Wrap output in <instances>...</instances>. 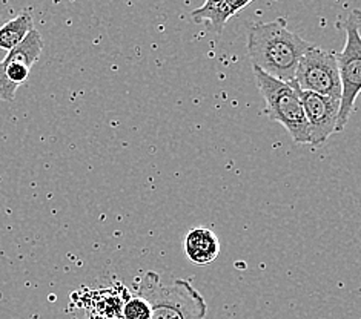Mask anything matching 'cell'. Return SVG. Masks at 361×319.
Masks as SVG:
<instances>
[{"label": "cell", "instance_id": "cell-1", "mask_svg": "<svg viewBox=\"0 0 361 319\" xmlns=\"http://www.w3.org/2000/svg\"><path fill=\"white\" fill-rule=\"evenodd\" d=\"M311 46V43L289 31L285 17L255 22L247 28V54L252 66L281 82L295 80L300 60Z\"/></svg>", "mask_w": 361, "mask_h": 319}, {"label": "cell", "instance_id": "cell-2", "mask_svg": "<svg viewBox=\"0 0 361 319\" xmlns=\"http://www.w3.org/2000/svg\"><path fill=\"white\" fill-rule=\"evenodd\" d=\"M137 295L151 304V319H203L208 313L204 298L188 280L163 284L159 273L146 272L139 281Z\"/></svg>", "mask_w": 361, "mask_h": 319}, {"label": "cell", "instance_id": "cell-3", "mask_svg": "<svg viewBox=\"0 0 361 319\" xmlns=\"http://www.w3.org/2000/svg\"><path fill=\"white\" fill-rule=\"evenodd\" d=\"M252 70L257 86L266 103L264 115L285 127L295 143L311 144L309 125L295 83L274 79L255 66H252Z\"/></svg>", "mask_w": 361, "mask_h": 319}, {"label": "cell", "instance_id": "cell-4", "mask_svg": "<svg viewBox=\"0 0 361 319\" xmlns=\"http://www.w3.org/2000/svg\"><path fill=\"white\" fill-rule=\"evenodd\" d=\"M346 42L341 53H337L340 77H341V100L337 132L346 127L352 112L355 111V101L361 92V11L354 10L345 22Z\"/></svg>", "mask_w": 361, "mask_h": 319}, {"label": "cell", "instance_id": "cell-5", "mask_svg": "<svg viewBox=\"0 0 361 319\" xmlns=\"http://www.w3.org/2000/svg\"><path fill=\"white\" fill-rule=\"evenodd\" d=\"M294 82L302 91L341 100V77L337 53L312 45L300 60Z\"/></svg>", "mask_w": 361, "mask_h": 319}, {"label": "cell", "instance_id": "cell-6", "mask_svg": "<svg viewBox=\"0 0 361 319\" xmlns=\"http://www.w3.org/2000/svg\"><path fill=\"white\" fill-rule=\"evenodd\" d=\"M297 92L300 100H302L305 115L309 125V134H311V144L309 146H311V148H318V146H322L334 132H337L340 100H334L329 97L318 96V94L314 92L302 91L298 86Z\"/></svg>", "mask_w": 361, "mask_h": 319}, {"label": "cell", "instance_id": "cell-7", "mask_svg": "<svg viewBox=\"0 0 361 319\" xmlns=\"http://www.w3.org/2000/svg\"><path fill=\"white\" fill-rule=\"evenodd\" d=\"M183 252L192 264L208 265L219 258L220 241L211 229L194 227L185 235Z\"/></svg>", "mask_w": 361, "mask_h": 319}, {"label": "cell", "instance_id": "cell-8", "mask_svg": "<svg viewBox=\"0 0 361 319\" xmlns=\"http://www.w3.org/2000/svg\"><path fill=\"white\" fill-rule=\"evenodd\" d=\"M251 5V0L245 2H235V0H206V2L191 13V19L195 23L209 22V30L216 34H221L225 30L228 20L234 17L240 11Z\"/></svg>", "mask_w": 361, "mask_h": 319}, {"label": "cell", "instance_id": "cell-9", "mask_svg": "<svg viewBox=\"0 0 361 319\" xmlns=\"http://www.w3.org/2000/svg\"><path fill=\"white\" fill-rule=\"evenodd\" d=\"M30 70L31 68L6 57L0 62V100L13 101L16 99V91L28 80Z\"/></svg>", "mask_w": 361, "mask_h": 319}, {"label": "cell", "instance_id": "cell-10", "mask_svg": "<svg viewBox=\"0 0 361 319\" xmlns=\"http://www.w3.org/2000/svg\"><path fill=\"white\" fill-rule=\"evenodd\" d=\"M32 30H36L34 28L32 15L28 11H23L22 14L14 17L13 20L6 22L4 27H0V49L10 53L11 49L20 45L27 39Z\"/></svg>", "mask_w": 361, "mask_h": 319}, {"label": "cell", "instance_id": "cell-11", "mask_svg": "<svg viewBox=\"0 0 361 319\" xmlns=\"http://www.w3.org/2000/svg\"><path fill=\"white\" fill-rule=\"evenodd\" d=\"M151 304L137 293L128 299L122 307V319H151Z\"/></svg>", "mask_w": 361, "mask_h": 319}, {"label": "cell", "instance_id": "cell-12", "mask_svg": "<svg viewBox=\"0 0 361 319\" xmlns=\"http://www.w3.org/2000/svg\"><path fill=\"white\" fill-rule=\"evenodd\" d=\"M87 319H94V318H92V316H88V318H87Z\"/></svg>", "mask_w": 361, "mask_h": 319}]
</instances>
